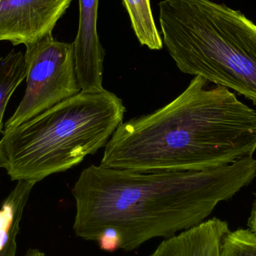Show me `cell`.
Listing matches in <instances>:
<instances>
[{"mask_svg":"<svg viewBox=\"0 0 256 256\" xmlns=\"http://www.w3.org/2000/svg\"><path fill=\"white\" fill-rule=\"evenodd\" d=\"M228 225L218 218L166 238L148 256H219L220 244Z\"/></svg>","mask_w":256,"mask_h":256,"instance_id":"obj_8","label":"cell"},{"mask_svg":"<svg viewBox=\"0 0 256 256\" xmlns=\"http://www.w3.org/2000/svg\"><path fill=\"white\" fill-rule=\"evenodd\" d=\"M126 108L110 92H80L26 122L4 130L0 150L12 180L66 171L104 147L122 123Z\"/></svg>","mask_w":256,"mask_h":256,"instance_id":"obj_3","label":"cell"},{"mask_svg":"<svg viewBox=\"0 0 256 256\" xmlns=\"http://www.w3.org/2000/svg\"><path fill=\"white\" fill-rule=\"evenodd\" d=\"M4 156H3L1 150H0V168H4Z\"/></svg>","mask_w":256,"mask_h":256,"instance_id":"obj_16","label":"cell"},{"mask_svg":"<svg viewBox=\"0 0 256 256\" xmlns=\"http://www.w3.org/2000/svg\"><path fill=\"white\" fill-rule=\"evenodd\" d=\"M158 6L162 44L178 68L256 105V24L212 0H162Z\"/></svg>","mask_w":256,"mask_h":256,"instance_id":"obj_4","label":"cell"},{"mask_svg":"<svg viewBox=\"0 0 256 256\" xmlns=\"http://www.w3.org/2000/svg\"><path fill=\"white\" fill-rule=\"evenodd\" d=\"M255 196V202H254V206H252L250 216L249 220H248V225L250 227V230L256 233V194Z\"/></svg>","mask_w":256,"mask_h":256,"instance_id":"obj_14","label":"cell"},{"mask_svg":"<svg viewBox=\"0 0 256 256\" xmlns=\"http://www.w3.org/2000/svg\"><path fill=\"white\" fill-rule=\"evenodd\" d=\"M196 76L158 110L122 123L100 165L130 170H206L252 156L256 112L228 88Z\"/></svg>","mask_w":256,"mask_h":256,"instance_id":"obj_2","label":"cell"},{"mask_svg":"<svg viewBox=\"0 0 256 256\" xmlns=\"http://www.w3.org/2000/svg\"><path fill=\"white\" fill-rule=\"evenodd\" d=\"M26 76L24 54L12 50L0 57V132L4 127L3 118L8 104Z\"/></svg>","mask_w":256,"mask_h":256,"instance_id":"obj_11","label":"cell"},{"mask_svg":"<svg viewBox=\"0 0 256 256\" xmlns=\"http://www.w3.org/2000/svg\"><path fill=\"white\" fill-rule=\"evenodd\" d=\"M96 242L98 243L100 249L106 252H115L120 249L121 237L120 233L114 228H108L102 232Z\"/></svg>","mask_w":256,"mask_h":256,"instance_id":"obj_13","label":"cell"},{"mask_svg":"<svg viewBox=\"0 0 256 256\" xmlns=\"http://www.w3.org/2000/svg\"><path fill=\"white\" fill-rule=\"evenodd\" d=\"M73 0H0V42L31 44L52 34Z\"/></svg>","mask_w":256,"mask_h":256,"instance_id":"obj_6","label":"cell"},{"mask_svg":"<svg viewBox=\"0 0 256 256\" xmlns=\"http://www.w3.org/2000/svg\"><path fill=\"white\" fill-rule=\"evenodd\" d=\"M26 90L4 130L31 120L80 92L76 80L74 44L52 34L26 46Z\"/></svg>","mask_w":256,"mask_h":256,"instance_id":"obj_5","label":"cell"},{"mask_svg":"<svg viewBox=\"0 0 256 256\" xmlns=\"http://www.w3.org/2000/svg\"><path fill=\"white\" fill-rule=\"evenodd\" d=\"M0 209V256H16V236L24 208L36 182L18 180Z\"/></svg>","mask_w":256,"mask_h":256,"instance_id":"obj_9","label":"cell"},{"mask_svg":"<svg viewBox=\"0 0 256 256\" xmlns=\"http://www.w3.org/2000/svg\"><path fill=\"white\" fill-rule=\"evenodd\" d=\"M79 22L74 40V66L80 90L100 92L103 87L105 50L98 31L99 1L78 0Z\"/></svg>","mask_w":256,"mask_h":256,"instance_id":"obj_7","label":"cell"},{"mask_svg":"<svg viewBox=\"0 0 256 256\" xmlns=\"http://www.w3.org/2000/svg\"><path fill=\"white\" fill-rule=\"evenodd\" d=\"M256 176V160L206 170H130L92 165L73 188L74 230L96 242L114 228L120 249L131 251L156 238H168L201 222L218 203L234 196Z\"/></svg>","mask_w":256,"mask_h":256,"instance_id":"obj_1","label":"cell"},{"mask_svg":"<svg viewBox=\"0 0 256 256\" xmlns=\"http://www.w3.org/2000/svg\"><path fill=\"white\" fill-rule=\"evenodd\" d=\"M219 256H256V233L244 228L228 230L221 238Z\"/></svg>","mask_w":256,"mask_h":256,"instance_id":"obj_12","label":"cell"},{"mask_svg":"<svg viewBox=\"0 0 256 256\" xmlns=\"http://www.w3.org/2000/svg\"><path fill=\"white\" fill-rule=\"evenodd\" d=\"M26 256H46L42 251L37 249H30L27 251Z\"/></svg>","mask_w":256,"mask_h":256,"instance_id":"obj_15","label":"cell"},{"mask_svg":"<svg viewBox=\"0 0 256 256\" xmlns=\"http://www.w3.org/2000/svg\"><path fill=\"white\" fill-rule=\"evenodd\" d=\"M152 0H122L134 34L140 44L152 50L164 48L152 8Z\"/></svg>","mask_w":256,"mask_h":256,"instance_id":"obj_10","label":"cell"}]
</instances>
